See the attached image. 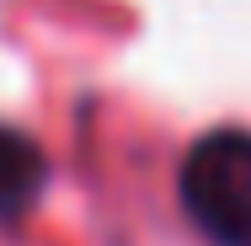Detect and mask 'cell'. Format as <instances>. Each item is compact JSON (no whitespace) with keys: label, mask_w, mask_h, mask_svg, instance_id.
<instances>
[{"label":"cell","mask_w":251,"mask_h":246,"mask_svg":"<svg viewBox=\"0 0 251 246\" xmlns=\"http://www.w3.org/2000/svg\"><path fill=\"white\" fill-rule=\"evenodd\" d=\"M182 209L214 246H251V134L214 129L182 166Z\"/></svg>","instance_id":"obj_1"},{"label":"cell","mask_w":251,"mask_h":246,"mask_svg":"<svg viewBox=\"0 0 251 246\" xmlns=\"http://www.w3.org/2000/svg\"><path fill=\"white\" fill-rule=\"evenodd\" d=\"M49 182V155L38 150L32 134L0 123V225H16Z\"/></svg>","instance_id":"obj_2"}]
</instances>
